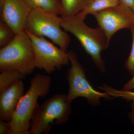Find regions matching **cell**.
Instances as JSON below:
<instances>
[{"mask_svg":"<svg viewBox=\"0 0 134 134\" xmlns=\"http://www.w3.org/2000/svg\"><path fill=\"white\" fill-rule=\"evenodd\" d=\"M120 2H113L108 0H91L86 7L79 13L86 18L88 15H92L96 12L112 7L118 5Z\"/></svg>","mask_w":134,"mask_h":134,"instance_id":"12","label":"cell"},{"mask_svg":"<svg viewBox=\"0 0 134 134\" xmlns=\"http://www.w3.org/2000/svg\"><path fill=\"white\" fill-rule=\"evenodd\" d=\"M132 33V43L131 52L125 63V67L132 76L134 74V28L130 29Z\"/></svg>","mask_w":134,"mask_h":134,"instance_id":"17","label":"cell"},{"mask_svg":"<svg viewBox=\"0 0 134 134\" xmlns=\"http://www.w3.org/2000/svg\"><path fill=\"white\" fill-rule=\"evenodd\" d=\"M62 18L38 8L32 9L26 21L24 30L38 37H46L68 52L70 42L69 35L62 30Z\"/></svg>","mask_w":134,"mask_h":134,"instance_id":"5","label":"cell"},{"mask_svg":"<svg viewBox=\"0 0 134 134\" xmlns=\"http://www.w3.org/2000/svg\"><path fill=\"white\" fill-rule=\"evenodd\" d=\"M62 18V28L77 39L96 67L102 73H104L105 65L101 53L108 48L110 42L103 29L87 26L84 22L86 18L79 13L68 18Z\"/></svg>","mask_w":134,"mask_h":134,"instance_id":"1","label":"cell"},{"mask_svg":"<svg viewBox=\"0 0 134 134\" xmlns=\"http://www.w3.org/2000/svg\"><path fill=\"white\" fill-rule=\"evenodd\" d=\"M131 111L129 114V117L134 127V101H132L131 104Z\"/></svg>","mask_w":134,"mask_h":134,"instance_id":"20","label":"cell"},{"mask_svg":"<svg viewBox=\"0 0 134 134\" xmlns=\"http://www.w3.org/2000/svg\"><path fill=\"white\" fill-rule=\"evenodd\" d=\"M108 1L111 2H113L118 3L120 2V0H108Z\"/></svg>","mask_w":134,"mask_h":134,"instance_id":"22","label":"cell"},{"mask_svg":"<svg viewBox=\"0 0 134 134\" xmlns=\"http://www.w3.org/2000/svg\"><path fill=\"white\" fill-rule=\"evenodd\" d=\"M36 68L35 53L26 32L17 33L8 45L0 49V71L16 70L25 75Z\"/></svg>","mask_w":134,"mask_h":134,"instance_id":"3","label":"cell"},{"mask_svg":"<svg viewBox=\"0 0 134 134\" xmlns=\"http://www.w3.org/2000/svg\"><path fill=\"white\" fill-rule=\"evenodd\" d=\"M92 15L104 32L109 42L113 36L120 30L134 28L133 11L121 2L116 6Z\"/></svg>","mask_w":134,"mask_h":134,"instance_id":"8","label":"cell"},{"mask_svg":"<svg viewBox=\"0 0 134 134\" xmlns=\"http://www.w3.org/2000/svg\"><path fill=\"white\" fill-rule=\"evenodd\" d=\"M71 67L67 73V80L69 90L67 95V101L71 103L78 97L84 98L89 104L95 106L99 105L100 99H110L111 96L104 92L94 90L86 78L85 70L79 62L76 54L72 50L68 52Z\"/></svg>","mask_w":134,"mask_h":134,"instance_id":"6","label":"cell"},{"mask_svg":"<svg viewBox=\"0 0 134 134\" xmlns=\"http://www.w3.org/2000/svg\"><path fill=\"white\" fill-rule=\"evenodd\" d=\"M24 85L19 80L0 92V119L9 121L23 96Z\"/></svg>","mask_w":134,"mask_h":134,"instance_id":"10","label":"cell"},{"mask_svg":"<svg viewBox=\"0 0 134 134\" xmlns=\"http://www.w3.org/2000/svg\"><path fill=\"white\" fill-rule=\"evenodd\" d=\"M1 20L8 25L15 33L24 31L33 7L29 0H0Z\"/></svg>","mask_w":134,"mask_h":134,"instance_id":"9","label":"cell"},{"mask_svg":"<svg viewBox=\"0 0 134 134\" xmlns=\"http://www.w3.org/2000/svg\"><path fill=\"white\" fill-rule=\"evenodd\" d=\"M26 76L16 70H11L1 72L0 92L7 88L17 81L23 80Z\"/></svg>","mask_w":134,"mask_h":134,"instance_id":"13","label":"cell"},{"mask_svg":"<svg viewBox=\"0 0 134 134\" xmlns=\"http://www.w3.org/2000/svg\"><path fill=\"white\" fill-rule=\"evenodd\" d=\"M91 0H60L61 6L60 15L63 18H68L81 12Z\"/></svg>","mask_w":134,"mask_h":134,"instance_id":"11","label":"cell"},{"mask_svg":"<svg viewBox=\"0 0 134 134\" xmlns=\"http://www.w3.org/2000/svg\"><path fill=\"white\" fill-rule=\"evenodd\" d=\"M33 8H38L55 15H61L60 0H29Z\"/></svg>","mask_w":134,"mask_h":134,"instance_id":"14","label":"cell"},{"mask_svg":"<svg viewBox=\"0 0 134 134\" xmlns=\"http://www.w3.org/2000/svg\"><path fill=\"white\" fill-rule=\"evenodd\" d=\"M134 89V74L132 79L123 85L122 90L131 91Z\"/></svg>","mask_w":134,"mask_h":134,"instance_id":"19","label":"cell"},{"mask_svg":"<svg viewBox=\"0 0 134 134\" xmlns=\"http://www.w3.org/2000/svg\"><path fill=\"white\" fill-rule=\"evenodd\" d=\"M120 2L130 8L134 12V0H120Z\"/></svg>","mask_w":134,"mask_h":134,"instance_id":"21","label":"cell"},{"mask_svg":"<svg viewBox=\"0 0 134 134\" xmlns=\"http://www.w3.org/2000/svg\"><path fill=\"white\" fill-rule=\"evenodd\" d=\"M31 39L36 58V68L48 74L69 64L68 52L58 48L44 37H37L26 31Z\"/></svg>","mask_w":134,"mask_h":134,"instance_id":"7","label":"cell"},{"mask_svg":"<svg viewBox=\"0 0 134 134\" xmlns=\"http://www.w3.org/2000/svg\"><path fill=\"white\" fill-rule=\"evenodd\" d=\"M16 34L7 23L1 20L0 21V47H4L15 37Z\"/></svg>","mask_w":134,"mask_h":134,"instance_id":"16","label":"cell"},{"mask_svg":"<svg viewBox=\"0 0 134 134\" xmlns=\"http://www.w3.org/2000/svg\"><path fill=\"white\" fill-rule=\"evenodd\" d=\"M99 89L104 91L111 97L121 98L127 101H134V92L117 90L105 84L99 87Z\"/></svg>","mask_w":134,"mask_h":134,"instance_id":"15","label":"cell"},{"mask_svg":"<svg viewBox=\"0 0 134 134\" xmlns=\"http://www.w3.org/2000/svg\"><path fill=\"white\" fill-rule=\"evenodd\" d=\"M51 81L49 76L40 74L31 79L29 90L19 100L9 121L10 129L9 134H30L31 117L38 103V99L48 95Z\"/></svg>","mask_w":134,"mask_h":134,"instance_id":"2","label":"cell"},{"mask_svg":"<svg viewBox=\"0 0 134 134\" xmlns=\"http://www.w3.org/2000/svg\"><path fill=\"white\" fill-rule=\"evenodd\" d=\"M10 129L9 121L0 120V134H9Z\"/></svg>","mask_w":134,"mask_h":134,"instance_id":"18","label":"cell"},{"mask_svg":"<svg viewBox=\"0 0 134 134\" xmlns=\"http://www.w3.org/2000/svg\"><path fill=\"white\" fill-rule=\"evenodd\" d=\"M70 104L65 93L55 94L41 105L38 103L32 116L30 134H47L54 123L66 122L72 112Z\"/></svg>","mask_w":134,"mask_h":134,"instance_id":"4","label":"cell"}]
</instances>
